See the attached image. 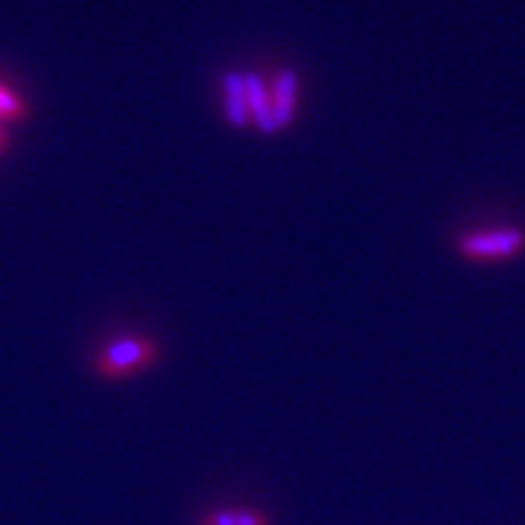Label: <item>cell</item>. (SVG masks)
Segmentation results:
<instances>
[{"instance_id":"obj_5","label":"cell","mask_w":525,"mask_h":525,"mask_svg":"<svg viewBox=\"0 0 525 525\" xmlns=\"http://www.w3.org/2000/svg\"><path fill=\"white\" fill-rule=\"evenodd\" d=\"M295 93H297V81L295 73L282 71L275 81L273 88V122L275 129H282L285 124L292 120V107H295Z\"/></svg>"},{"instance_id":"obj_4","label":"cell","mask_w":525,"mask_h":525,"mask_svg":"<svg viewBox=\"0 0 525 525\" xmlns=\"http://www.w3.org/2000/svg\"><path fill=\"white\" fill-rule=\"evenodd\" d=\"M197 525H273V521L258 508H212L202 513Z\"/></svg>"},{"instance_id":"obj_3","label":"cell","mask_w":525,"mask_h":525,"mask_svg":"<svg viewBox=\"0 0 525 525\" xmlns=\"http://www.w3.org/2000/svg\"><path fill=\"white\" fill-rule=\"evenodd\" d=\"M246 100H248V112L253 115L258 127L263 132H275V122H273V100H270V93L265 90L258 76H246Z\"/></svg>"},{"instance_id":"obj_8","label":"cell","mask_w":525,"mask_h":525,"mask_svg":"<svg viewBox=\"0 0 525 525\" xmlns=\"http://www.w3.org/2000/svg\"><path fill=\"white\" fill-rule=\"evenodd\" d=\"M5 149V132H3V124H0V151Z\"/></svg>"},{"instance_id":"obj_2","label":"cell","mask_w":525,"mask_h":525,"mask_svg":"<svg viewBox=\"0 0 525 525\" xmlns=\"http://www.w3.org/2000/svg\"><path fill=\"white\" fill-rule=\"evenodd\" d=\"M523 241V234L518 229H499L467 236L462 241V251L472 258H504L513 256L523 246Z\"/></svg>"},{"instance_id":"obj_7","label":"cell","mask_w":525,"mask_h":525,"mask_svg":"<svg viewBox=\"0 0 525 525\" xmlns=\"http://www.w3.org/2000/svg\"><path fill=\"white\" fill-rule=\"evenodd\" d=\"M22 117H27L25 100L0 83V120H22Z\"/></svg>"},{"instance_id":"obj_1","label":"cell","mask_w":525,"mask_h":525,"mask_svg":"<svg viewBox=\"0 0 525 525\" xmlns=\"http://www.w3.org/2000/svg\"><path fill=\"white\" fill-rule=\"evenodd\" d=\"M158 360V346L146 336H127L107 343L95 355L93 368L105 380H127L137 372L149 370Z\"/></svg>"},{"instance_id":"obj_6","label":"cell","mask_w":525,"mask_h":525,"mask_svg":"<svg viewBox=\"0 0 525 525\" xmlns=\"http://www.w3.org/2000/svg\"><path fill=\"white\" fill-rule=\"evenodd\" d=\"M227 112L234 124H244L248 117L246 83L241 76H227Z\"/></svg>"}]
</instances>
